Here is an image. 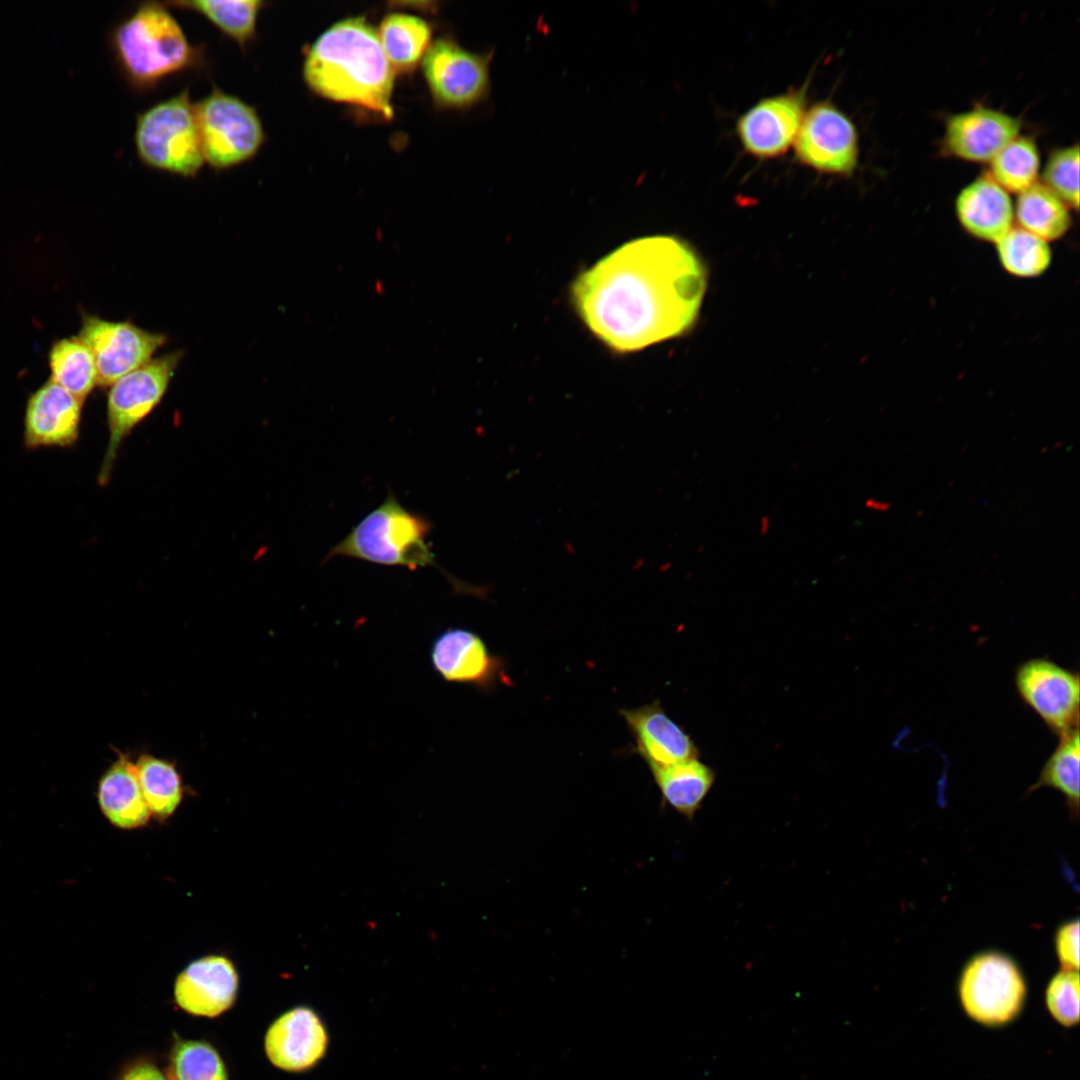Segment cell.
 Listing matches in <instances>:
<instances>
[{"mask_svg":"<svg viewBox=\"0 0 1080 1080\" xmlns=\"http://www.w3.org/2000/svg\"><path fill=\"white\" fill-rule=\"evenodd\" d=\"M705 286L703 264L686 241L652 235L622 244L581 272L571 298L594 336L628 353L686 332Z\"/></svg>","mask_w":1080,"mask_h":1080,"instance_id":"cell-1","label":"cell"},{"mask_svg":"<svg viewBox=\"0 0 1080 1080\" xmlns=\"http://www.w3.org/2000/svg\"><path fill=\"white\" fill-rule=\"evenodd\" d=\"M395 71L377 31L363 17L336 22L310 46L306 84L328 99L357 105L390 120Z\"/></svg>","mask_w":1080,"mask_h":1080,"instance_id":"cell-2","label":"cell"},{"mask_svg":"<svg viewBox=\"0 0 1080 1080\" xmlns=\"http://www.w3.org/2000/svg\"><path fill=\"white\" fill-rule=\"evenodd\" d=\"M111 43L120 70L137 90L151 89L202 59L200 48L190 43L168 6L160 2L140 4L113 29Z\"/></svg>","mask_w":1080,"mask_h":1080,"instance_id":"cell-3","label":"cell"},{"mask_svg":"<svg viewBox=\"0 0 1080 1080\" xmlns=\"http://www.w3.org/2000/svg\"><path fill=\"white\" fill-rule=\"evenodd\" d=\"M431 522L406 509L389 491L386 499L367 514L327 553L324 562L344 556L385 566L410 570L432 567L439 570L456 592L480 593L449 574L438 562L428 541Z\"/></svg>","mask_w":1080,"mask_h":1080,"instance_id":"cell-4","label":"cell"},{"mask_svg":"<svg viewBox=\"0 0 1080 1080\" xmlns=\"http://www.w3.org/2000/svg\"><path fill=\"white\" fill-rule=\"evenodd\" d=\"M134 144L147 167L195 177L205 160L195 107L185 88L137 115Z\"/></svg>","mask_w":1080,"mask_h":1080,"instance_id":"cell-5","label":"cell"},{"mask_svg":"<svg viewBox=\"0 0 1080 1080\" xmlns=\"http://www.w3.org/2000/svg\"><path fill=\"white\" fill-rule=\"evenodd\" d=\"M205 162L217 171L253 159L265 142L255 107L218 87L194 103Z\"/></svg>","mask_w":1080,"mask_h":1080,"instance_id":"cell-6","label":"cell"},{"mask_svg":"<svg viewBox=\"0 0 1080 1080\" xmlns=\"http://www.w3.org/2000/svg\"><path fill=\"white\" fill-rule=\"evenodd\" d=\"M958 994L968 1017L984 1026L999 1027L1021 1013L1027 987L1021 970L1009 956L989 951L967 962L960 975Z\"/></svg>","mask_w":1080,"mask_h":1080,"instance_id":"cell-7","label":"cell"},{"mask_svg":"<svg viewBox=\"0 0 1080 1080\" xmlns=\"http://www.w3.org/2000/svg\"><path fill=\"white\" fill-rule=\"evenodd\" d=\"M182 353L151 359L115 381L107 398L109 441L98 481L104 485L124 437L161 401Z\"/></svg>","mask_w":1080,"mask_h":1080,"instance_id":"cell-8","label":"cell"},{"mask_svg":"<svg viewBox=\"0 0 1080 1080\" xmlns=\"http://www.w3.org/2000/svg\"><path fill=\"white\" fill-rule=\"evenodd\" d=\"M794 147L797 160L821 174L851 176L858 165L857 128L829 100L818 101L805 112Z\"/></svg>","mask_w":1080,"mask_h":1080,"instance_id":"cell-9","label":"cell"},{"mask_svg":"<svg viewBox=\"0 0 1080 1080\" xmlns=\"http://www.w3.org/2000/svg\"><path fill=\"white\" fill-rule=\"evenodd\" d=\"M492 53L477 54L455 41L440 38L427 48L423 73L434 100L446 107L463 108L482 100L489 90Z\"/></svg>","mask_w":1080,"mask_h":1080,"instance_id":"cell-10","label":"cell"},{"mask_svg":"<svg viewBox=\"0 0 1080 1080\" xmlns=\"http://www.w3.org/2000/svg\"><path fill=\"white\" fill-rule=\"evenodd\" d=\"M1015 685L1023 702L1058 736L1079 728V675L1046 659L1020 664Z\"/></svg>","mask_w":1080,"mask_h":1080,"instance_id":"cell-11","label":"cell"},{"mask_svg":"<svg viewBox=\"0 0 1080 1080\" xmlns=\"http://www.w3.org/2000/svg\"><path fill=\"white\" fill-rule=\"evenodd\" d=\"M93 354L100 386H111L122 376L151 360L166 336L130 322H113L85 315L78 336Z\"/></svg>","mask_w":1080,"mask_h":1080,"instance_id":"cell-12","label":"cell"},{"mask_svg":"<svg viewBox=\"0 0 1080 1080\" xmlns=\"http://www.w3.org/2000/svg\"><path fill=\"white\" fill-rule=\"evenodd\" d=\"M808 87L806 81L801 87L763 98L738 118L736 134L746 153L773 159L789 150L806 112Z\"/></svg>","mask_w":1080,"mask_h":1080,"instance_id":"cell-13","label":"cell"},{"mask_svg":"<svg viewBox=\"0 0 1080 1080\" xmlns=\"http://www.w3.org/2000/svg\"><path fill=\"white\" fill-rule=\"evenodd\" d=\"M433 671L444 681L489 692L498 684L511 685L504 659L489 650L474 631L449 627L438 633L430 648Z\"/></svg>","mask_w":1080,"mask_h":1080,"instance_id":"cell-14","label":"cell"},{"mask_svg":"<svg viewBox=\"0 0 1080 1080\" xmlns=\"http://www.w3.org/2000/svg\"><path fill=\"white\" fill-rule=\"evenodd\" d=\"M1019 117L985 105L953 113L946 118L941 139L944 155L971 162H989L1020 134Z\"/></svg>","mask_w":1080,"mask_h":1080,"instance_id":"cell-15","label":"cell"},{"mask_svg":"<svg viewBox=\"0 0 1080 1080\" xmlns=\"http://www.w3.org/2000/svg\"><path fill=\"white\" fill-rule=\"evenodd\" d=\"M329 1033L321 1016L311 1007L297 1006L279 1016L265 1036L270 1062L287 1072H305L326 1056Z\"/></svg>","mask_w":1080,"mask_h":1080,"instance_id":"cell-16","label":"cell"},{"mask_svg":"<svg viewBox=\"0 0 1080 1080\" xmlns=\"http://www.w3.org/2000/svg\"><path fill=\"white\" fill-rule=\"evenodd\" d=\"M83 402L47 380L28 398L24 414L25 448L70 447L79 438Z\"/></svg>","mask_w":1080,"mask_h":1080,"instance_id":"cell-17","label":"cell"},{"mask_svg":"<svg viewBox=\"0 0 1080 1080\" xmlns=\"http://www.w3.org/2000/svg\"><path fill=\"white\" fill-rule=\"evenodd\" d=\"M639 755L649 768L665 767L699 757L690 735L655 700L632 709H620Z\"/></svg>","mask_w":1080,"mask_h":1080,"instance_id":"cell-18","label":"cell"},{"mask_svg":"<svg viewBox=\"0 0 1080 1080\" xmlns=\"http://www.w3.org/2000/svg\"><path fill=\"white\" fill-rule=\"evenodd\" d=\"M238 974L233 963L223 955H207L191 962L174 985L176 1003L196 1016L215 1017L234 1002Z\"/></svg>","mask_w":1080,"mask_h":1080,"instance_id":"cell-19","label":"cell"},{"mask_svg":"<svg viewBox=\"0 0 1080 1080\" xmlns=\"http://www.w3.org/2000/svg\"><path fill=\"white\" fill-rule=\"evenodd\" d=\"M954 210L962 229L983 242L995 244L1015 224L1010 193L988 173L962 187L955 198Z\"/></svg>","mask_w":1080,"mask_h":1080,"instance_id":"cell-20","label":"cell"},{"mask_svg":"<svg viewBox=\"0 0 1080 1080\" xmlns=\"http://www.w3.org/2000/svg\"><path fill=\"white\" fill-rule=\"evenodd\" d=\"M104 817L115 827L134 829L147 824L151 816L129 756L117 752L116 760L101 775L96 792Z\"/></svg>","mask_w":1080,"mask_h":1080,"instance_id":"cell-21","label":"cell"},{"mask_svg":"<svg viewBox=\"0 0 1080 1080\" xmlns=\"http://www.w3.org/2000/svg\"><path fill=\"white\" fill-rule=\"evenodd\" d=\"M663 802L687 819H693L709 794L714 770L699 760L650 769Z\"/></svg>","mask_w":1080,"mask_h":1080,"instance_id":"cell-22","label":"cell"},{"mask_svg":"<svg viewBox=\"0 0 1080 1080\" xmlns=\"http://www.w3.org/2000/svg\"><path fill=\"white\" fill-rule=\"evenodd\" d=\"M1016 225L1048 241L1069 231L1071 208L1042 182L1037 181L1017 194L1014 203Z\"/></svg>","mask_w":1080,"mask_h":1080,"instance_id":"cell-23","label":"cell"},{"mask_svg":"<svg viewBox=\"0 0 1080 1080\" xmlns=\"http://www.w3.org/2000/svg\"><path fill=\"white\" fill-rule=\"evenodd\" d=\"M265 4L259 0L165 2L170 8L189 10L204 17L242 50H246L255 40L258 16Z\"/></svg>","mask_w":1080,"mask_h":1080,"instance_id":"cell-24","label":"cell"},{"mask_svg":"<svg viewBox=\"0 0 1080 1080\" xmlns=\"http://www.w3.org/2000/svg\"><path fill=\"white\" fill-rule=\"evenodd\" d=\"M377 33L394 71H408L429 47L431 28L419 17L391 13L384 17Z\"/></svg>","mask_w":1080,"mask_h":1080,"instance_id":"cell-25","label":"cell"},{"mask_svg":"<svg viewBox=\"0 0 1080 1080\" xmlns=\"http://www.w3.org/2000/svg\"><path fill=\"white\" fill-rule=\"evenodd\" d=\"M48 359L50 379L82 402L98 385L93 354L78 336L56 341Z\"/></svg>","mask_w":1080,"mask_h":1080,"instance_id":"cell-26","label":"cell"},{"mask_svg":"<svg viewBox=\"0 0 1080 1080\" xmlns=\"http://www.w3.org/2000/svg\"><path fill=\"white\" fill-rule=\"evenodd\" d=\"M135 765L151 816L158 821L166 820L178 808L184 792L175 762L144 753Z\"/></svg>","mask_w":1080,"mask_h":1080,"instance_id":"cell-27","label":"cell"},{"mask_svg":"<svg viewBox=\"0 0 1080 1080\" xmlns=\"http://www.w3.org/2000/svg\"><path fill=\"white\" fill-rule=\"evenodd\" d=\"M1001 267L1017 278H1036L1050 268L1053 253L1050 243L1014 225L995 244Z\"/></svg>","mask_w":1080,"mask_h":1080,"instance_id":"cell-28","label":"cell"},{"mask_svg":"<svg viewBox=\"0 0 1080 1080\" xmlns=\"http://www.w3.org/2000/svg\"><path fill=\"white\" fill-rule=\"evenodd\" d=\"M987 172L1007 192L1019 193L1038 181L1040 152L1034 138L1018 134L988 162Z\"/></svg>","mask_w":1080,"mask_h":1080,"instance_id":"cell-29","label":"cell"},{"mask_svg":"<svg viewBox=\"0 0 1080 1080\" xmlns=\"http://www.w3.org/2000/svg\"><path fill=\"white\" fill-rule=\"evenodd\" d=\"M1079 730L1075 729L1059 736V742L1045 762L1038 780L1028 789L1032 793L1037 789L1049 787L1060 792L1073 817L1079 810Z\"/></svg>","mask_w":1080,"mask_h":1080,"instance_id":"cell-30","label":"cell"},{"mask_svg":"<svg viewBox=\"0 0 1080 1080\" xmlns=\"http://www.w3.org/2000/svg\"><path fill=\"white\" fill-rule=\"evenodd\" d=\"M169 1077L170 1080H228L224 1063L210 1044L183 1039L173 1045Z\"/></svg>","mask_w":1080,"mask_h":1080,"instance_id":"cell-31","label":"cell"},{"mask_svg":"<svg viewBox=\"0 0 1080 1080\" xmlns=\"http://www.w3.org/2000/svg\"><path fill=\"white\" fill-rule=\"evenodd\" d=\"M1042 182L1071 209L1079 207V145L1053 149L1041 172Z\"/></svg>","mask_w":1080,"mask_h":1080,"instance_id":"cell-32","label":"cell"},{"mask_svg":"<svg viewBox=\"0 0 1080 1080\" xmlns=\"http://www.w3.org/2000/svg\"><path fill=\"white\" fill-rule=\"evenodd\" d=\"M1080 989L1078 971L1061 970L1049 981L1045 1003L1050 1015L1062 1026L1079 1022Z\"/></svg>","mask_w":1080,"mask_h":1080,"instance_id":"cell-33","label":"cell"},{"mask_svg":"<svg viewBox=\"0 0 1080 1080\" xmlns=\"http://www.w3.org/2000/svg\"><path fill=\"white\" fill-rule=\"evenodd\" d=\"M1055 951L1062 970L1079 969V921H1068L1055 934Z\"/></svg>","mask_w":1080,"mask_h":1080,"instance_id":"cell-34","label":"cell"},{"mask_svg":"<svg viewBox=\"0 0 1080 1080\" xmlns=\"http://www.w3.org/2000/svg\"><path fill=\"white\" fill-rule=\"evenodd\" d=\"M120 1080H169L152 1063L140 1061L127 1068Z\"/></svg>","mask_w":1080,"mask_h":1080,"instance_id":"cell-35","label":"cell"},{"mask_svg":"<svg viewBox=\"0 0 1080 1080\" xmlns=\"http://www.w3.org/2000/svg\"><path fill=\"white\" fill-rule=\"evenodd\" d=\"M771 528V518L768 515H763L759 519L758 531L761 536H765L769 533Z\"/></svg>","mask_w":1080,"mask_h":1080,"instance_id":"cell-36","label":"cell"},{"mask_svg":"<svg viewBox=\"0 0 1080 1080\" xmlns=\"http://www.w3.org/2000/svg\"><path fill=\"white\" fill-rule=\"evenodd\" d=\"M865 506L867 508L871 509V510H876V511H883V510L888 508L887 503L878 501V500L873 499V498L867 499L866 502H865Z\"/></svg>","mask_w":1080,"mask_h":1080,"instance_id":"cell-37","label":"cell"}]
</instances>
